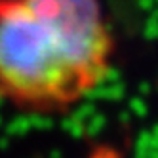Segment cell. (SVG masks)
<instances>
[{"instance_id":"cell-1","label":"cell","mask_w":158,"mask_h":158,"mask_svg":"<svg viewBox=\"0 0 158 158\" xmlns=\"http://www.w3.org/2000/svg\"><path fill=\"white\" fill-rule=\"evenodd\" d=\"M112 55L101 0H14L0 12V101L65 112L107 80Z\"/></svg>"},{"instance_id":"cell-2","label":"cell","mask_w":158,"mask_h":158,"mask_svg":"<svg viewBox=\"0 0 158 158\" xmlns=\"http://www.w3.org/2000/svg\"><path fill=\"white\" fill-rule=\"evenodd\" d=\"M12 2H14V0H0V12H2V10H4L6 6H10Z\"/></svg>"}]
</instances>
